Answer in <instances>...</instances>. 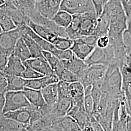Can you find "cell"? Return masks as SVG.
Instances as JSON below:
<instances>
[{"label": "cell", "instance_id": "37", "mask_svg": "<svg viewBox=\"0 0 131 131\" xmlns=\"http://www.w3.org/2000/svg\"><path fill=\"white\" fill-rule=\"evenodd\" d=\"M25 66V65H24ZM25 69L21 74V77L26 80H32L38 79L43 77L44 75L38 72L36 70L30 68V67L25 66Z\"/></svg>", "mask_w": 131, "mask_h": 131}, {"label": "cell", "instance_id": "38", "mask_svg": "<svg viewBox=\"0 0 131 131\" xmlns=\"http://www.w3.org/2000/svg\"><path fill=\"white\" fill-rule=\"evenodd\" d=\"M57 84L58 97L70 98L69 90L70 84L59 81Z\"/></svg>", "mask_w": 131, "mask_h": 131}, {"label": "cell", "instance_id": "5", "mask_svg": "<svg viewBox=\"0 0 131 131\" xmlns=\"http://www.w3.org/2000/svg\"><path fill=\"white\" fill-rule=\"evenodd\" d=\"M60 10L71 15L95 13L91 0H62Z\"/></svg>", "mask_w": 131, "mask_h": 131}, {"label": "cell", "instance_id": "25", "mask_svg": "<svg viewBox=\"0 0 131 131\" xmlns=\"http://www.w3.org/2000/svg\"><path fill=\"white\" fill-rule=\"evenodd\" d=\"M27 126L3 115L0 117V131H27Z\"/></svg>", "mask_w": 131, "mask_h": 131}, {"label": "cell", "instance_id": "18", "mask_svg": "<svg viewBox=\"0 0 131 131\" xmlns=\"http://www.w3.org/2000/svg\"><path fill=\"white\" fill-rule=\"evenodd\" d=\"M25 69L24 62L12 54L8 56L6 65L3 71L6 75L20 76Z\"/></svg>", "mask_w": 131, "mask_h": 131}, {"label": "cell", "instance_id": "49", "mask_svg": "<svg viewBox=\"0 0 131 131\" xmlns=\"http://www.w3.org/2000/svg\"><path fill=\"white\" fill-rule=\"evenodd\" d=\"M126 131H131V117L129 115L127 118Z\"/></svg>", "mask_w": 131, "mask_h": 131}, {"label": "cell", "instance_id": "10", "mask_svg": "<svg viewBox=\"0 0 131 131\" xmlns=\"http://www.w3.org/2000/svg\"><path fill=\"white\" fill-rule=\"evenodd\" d=\"M98 17L95 13L81 14L80 24L79 36L82 37L95 35L97 25Z\"/></svg>", "mask_w": 131, "mask_h": 131}, {"label": "cell", "instance_id": "19", "mask_svg": "<svg viewBox=\"0 0 131 131\" xmlns=\"http://www.w3.org/2000/svg\"><path fill=\"white\" fill-rule=\"evenodd\" d=\"M32 108H23L8 112L4 114L3 116L28 126L31 119Z\"/></svg>", "mask_w": 131, "mask_h": 131}, {"label": "cell", "instance_id": "2", "mask_svg": "<svg viewBox=\"0 0 131 131\" xmlns=\"http://www.w3.org/2000/svg\"><path fill=\"white\" fill-rule=\"evenodd\" d=\"M121 65L118 63L108 65L103 79L102 92L117 100L123 98L122 93V76Z\"/></svg>", "mask_w": 131, "mask_h": 131}, {"label": "cell", "instance_id": "39", "mask_svg": "<svg viewBox=\"0 0 131 131\" xmlns=\"http://www.w3.org/2000/svg\"><path fill=\"white\" fill-rule=\"evenodd\" d=\"M84 106L85 112L87 113L89 116H91L94 111L93 101L91 97V94L85 95Z\"/></svg>", "mask_w": 131, "mask_h": 131}, {"label": "cell", "instance_id": "36", "mask_svg": "<svg viewBox=\"0 0 131 131\" xmlns=\"http://www.w3.org/2000/svg\"><path fill=\"white\" fill-rule=\"evenodd\" d=\"M42 53L44 57L53 71L56 67L60 64L61 63V60L51 52L42 51Z\"/></svg>", "mask_w": 131, "mask_h": 131}, {"label": "cell", "instance_id": "8", "mask_svg": "<svg viewBox=\"0 0 131 131\" xmlns=\"http://www.w3.org/2000/svg\"><path fill=\"white\" fill-rule=\"evenodd\" d=\"M122 76V93L128 114L131 117V70L123 63L120 67Z\"/></svg>", "mask_w": 131, "mask_h": 131}, {"label": "cell", "instance_id": "26", "mask_svg": "<svg viewBox=\"0 0 131 131\" xmlns=\"http://www.w3.org/2000/svg\"><path fill=\"white\" fill-rule=\"evenodd\" d=\"M7 78V91H23L27 84V80L21 76L6 75Z\"/></svg>", "mask_w": 131, "mask_h": 131}, {"label": "cell", "instance_id": "47", "mask_svg": "<svg viewBox=\"0 0 131 131\" xmlns=\"http://www.w3.org/2000/svg\"><path fill=\"white\" fill-rule=\"evenodd\" d=\"M5 102V94L0 93V117L3 115Z\"/></svg>", "mask_w": 131, "mask_h": 131}, {"label": "cell", "instance_id": "16", "mask_svg": "<svg viewBox=\"0 0 131 131\" xmlns=\"http://www.w3.org/2000/svg\"><path fill=\"white\" fill-rule=\"evenodd\" d=\"M23 62L24 65L30 67L44 76L55 74L44 57L32 58Z\"/></svg>", "mask_w": 131, "mask_h": 131}, {"label": "cell", "instance_id": "44", "mask_svg": "<svg viewBox=\"0 0 131 131\" xmlns=\"http://www.w3.org/2000/svg\"><path fill=\"white\" fill-rule=\"evenodd\" d=\"M90 123L89 131H105L102 126L92 116H90Z\"/></svg>", "mask_w": 131, "mask_h": 131}, {"label": "cell", "instance_id": "35", "mask_svg": "<svg viewBox=\"0 0 131 131\" xmlns=\"http://www.w3.org/2000/svg\"><path fill=\"white\" fill-rule=\"evenodd\" d=\"M20 8L24 10L25 13L36 9V0H13Z\"/></svg>", "mask_w": 131, "mask_h": 131}, {"label": "cell", "instance_id": "12", "mask_svg": "<svg viewBox=\"0 0 131 131\" xmlns=\"http://www.w3.org/2000/svg\"><path fill=\"white\" fill-rule=\"evenodd\" d=\"M19 28H20L21 31L23 32L28 35L30 37H31L37 42L38 45L41 48L42 51L51 52L58 58L61 50L57 49L51 43L48 42L47 40L39 37L28 25H24Z\"/></svg>", "mask_w": 131, "mask_h": 131}, {"label": "cell", "instance_id": "57", "mask_svg": "<svg viewBox=\"0 0 131 131\" xmlns=\"http://www.w3.org/2000/svg\"><path fill=\"white\" fill-rule=\"evenodd\" d=\"M130 20V21L131 22V19H130V20Z\"/></svg>", "mask_w": 131, "mask_h": 131}, {"label": "cell", "instance_id": "46", "mask_svg": "<svg viewBox=\"0 0 131 131\" xmlns=\"http://www.w3.org/2000/svg\"><path fill=\"white\" fill-rule=\"evenodd\" d=\"M8 58V56H6L3 53L0 52V70L3 71L5 69L7 62Z\"/></svg>", "mask_w": 131, "mask_h": 131}, {"label": "cell", "instance_id": "7", "mask_svg": "<svg viewBox=\"0 0 131 131\" xmlns=\"http://www.w3.org/2000/svg\"><path fill=\"white\" fill-rule=\"evenodd\" d=\"M21 36L19 27L0 34V52L8 56L12 54L15 45Z\"/></svg>", "mask_w": 131, "mask_h": 131}, {"label": "cell", "instance_id": "41", "mask_svg": "<svg viewBox=\"0 0 131 131\" xmlns=\"http://www.w3.org/2000/svg\"><path fill=\"white\" fill-rule=\"evenodd\" d=\"M122 7L128 20L131 19V0H120Z\"/></svg>", "mask_w": 131, "mask_h": 131}, {"label": "cell", "instance_id": "33", "mask_svg": "<svg viewBox=\"0 0 131 131\" xmlns=\"http://www.w3.org/2000/svg\"><path fill=\"white\" fill-rule=\"evenodd\" d=\"M56 74L58 77L59 81L69 84L79 81V78L75 74L70 70L66 69L65 67L57 72Z\"/></svg>", "mask_w": 131, "mask_h": 131}, {"label": "cell", "instance_id": "14", "mask_svg": "<svg viewBox=\"0 0 131 131\" xmlns=\"http://www.w3.org/2000/svg\"><path fill=\"white\" fill-rule=\"evenodd\" d=\"M61 60L66 69L75 74L79 78V81L80 78L84 74L89 67V66L84 61L78 58L74 54L72 57L69 60Z\"/></svg>", "mask_w": 131, "mask_h": 131}, {"label": "cell", "instance_id": "48", "mask_svg": "<svg viewBox=\"0 0 131 131\" xmlns=\"http://www.w3.org/2000/svg\"><path fill=\"white\" fill-rule=\"evenodd\" d=\"M124 63L131 70V54L126 56Z\"/></svg>", "mask_w": 131, "mask_h": 131}, {"label": "cell", "instance_id": "52", "mask_svg": "<svg viewBox=\"0 0 131 131\" xmlns=\"http://www.w3.org/2000/svg\"><path fill=\"white\" fill-rule=\"evenodd\" d=\"M5 3V2L3 0H0V6H1L2 5H4Z\"/></svg>", "mask_w": 131, "mask_h": 131}, {"label": "cell", "instance_id": "9", "mask_svg": "<svg viewBox=\"0 0 131 131\" xmlns=\"http://www.w3.org/2000/svg\"><path fill=\"white\" fill-rule=\"evenodd\" d=\"M128 116L125 103L122 98L117 102L115 108L111 131H126Z\"/></svg>", "mask_w": 131, "mask_h": 131}, {"label": "cell", "instance_id": "32", "mask_svg": "<svg viewBox=\"0 0 131 131\" xmlns=\"http://www.w3.org/2000/svg\"><path fill=\"white\" fill-rule=\"evenodd\" d=\"M122 41L126 56L131 54V22L128 21L126 29L123 32Z\"/></svg>", "mask_w": 131, "mask_h": 131}, {"label": "cell", "instance_id": "31", "mask_svg": "<svg viewBox=\"0 0 131 131\" xmlns=\"http://www.w3.org/2000/svg\"><path fill=\"white\" fill-rule=\"evenodd\" d=\"M0 26L3 32L9 31L17 28L11 17L1 6H0Z\"/></svg>", "mask_w": 131, "mask_h": 131}, {"label": "cell", "instance_id": "24", "mask_svg": "<svg viewBox=\"0 0 131 131\" xmlns=\"http://www.w3.org/2000/svg\"><path fill=\"white\" fill-rule=\"evenodd\" d=\"M110 23V17L107 12L103 9L102 14L98 17L97 25L95 35L98 38L108 35Z\"/></svg>", "mask_w": 131, "mask_h": 131}, {"label": "cell", "instance_id": "55", "mask_svg": "<svg viewBox=\"0 0 131 131\" xmlns=\"http://www.w3.org/2000/svg\"><path fill=\"white\" fill-rule=\"evenodd\" d=\"M4 2H5V3H6V2H9L10 1H11V0H3Z\"/></svg>", "mask_w": 131, "mask_h": 131}, {"label": "cell", "instance_id": "53", "mask_svg": "<svg viewBox=\"0 0 131 131\" xmlns=\"http://www.w3.org/2000/svg\"><path fill=\"white\" fill-rule=\"evenodd\" d=\"M108 1H109V0H103V3H104V5H105V4Z\"/></svg>", "mask_w": 131, "mask_h": 131}, {"label": "cell", "instance_id": "1", "mask_svg": "<svg viewBox=\"0 0 131 131\" xmlns=\"http://www.w3.org/2000/svg\"><path fill=\"white\" fill-rule=\"evenodd\" d=\"M103 9L110 17V23L108 33L110 42L122 41V34L127 27L128 19L120 0H109L104 5Z\"/></svg>", "mask_w": 131, "mask_h": 131}, {"label": "cell", "instance_id": "30", "mask_svg": "<svg viewBox=\"0 0 131 131\" xmlns=\"http://www.w3.org/2000/svg\"><path fill=\"white\" fill-rule=\"evenodd\" d=\"M72 15L69 12L60 10L52 19L56 25L62 28H67L72 20Z\"/></svg>", "mask_w": 131, "mask_h": 131}, {"label": "cell", "instance_id": "43", "mask_svg": "<svg viewBox=\"0 0 131 131\" xmlns=\"http://www.w3.org/2000/svg\"><path fill=\"white\" fill-rule=\"evenodd\" d=\"M110 43V39L108 35L99 37L97 41L96 46L100 48H106L108 46Z\"/></svg>", "mask_w": 131, "mask_h": 131}, {"label": "cell", "instance_id": "6", "mask_svg": "<svg viewBox=\"0 0 131 131\" xmlns=\"http://www.w3.org/2000/svg\"><path fill=\"white\" fill-rule=\"evenodd\" d=\"M107 67L104 65L89 66L84 74L80 78V82L84 88L103 82Z\"/></svg>", "mask_w": 131, "mask_h": 131}, {"label": "cell", "instance_id": "15", "mask_svg": "<svg viewBox=\"0 0 131 131\" xmlns=\"http://www.w3.org/2000/svg\"><path fill=\"white\" fill-rule=\"evenodd\" d=\"M70 95L73 106L84 108L85 97L84 87L80 82L70 83L69 85Z\"/></svg>", "mask_w": 131, "mask_h": 131}, {"label": "cell", "instance_id": "3", "mask_svg": "<svg viewBox=\"0 0 131 131\" xmlns=\"http://www.w3.org/2000/svg\"><path fill=\"white\" fill-rule=\"evenodd\" d=\"M84 61L88 66H108L111 63H118L115 58L112 48L110 45L104 49L96 46L91 54Z\"/></svg>", "mask_w": 131, "mask_h": 131}, {"label": "cell", "instance_id": "45", "mask_svg": "<svg viewBox=\"0 0 131 131\" xmlns=\"http://www.w3.org/2000/svg\"><path fill=\"white\" fill-rule=\"evenodd\" d=\"M7 78L3 71L0 70V93L5 94L6 92Z\"/></svg>", "mask_w": 131, "mask_h": 131}, {"label": "cell", "instance_id": "50", "mask_svg": "<svg viewBox=\"0 0 131 131\" xmlns=\"http://www.w3.org/2000/svg\"><path fill=\"white\" fill-rule=\"evenodd\" d=\"M41 131H55L51 127H48L44 129H43V130Z\"/></svg>", "mask_w": 131, "mask_h": 131}, {"label": "cell", "instance_id": "29", "mask_svg": "<svg viewBox=\"0 0 131 131\" xmlns=\"http://www.w3.org/2000/svg\"><path fill=\"white\" fill-rule=\"evenodd\" d=\"M21 36L28 48L32 58L44 57L43 56L41 48L34 39L30 37L28 35L23 32L22 31Z\"/></svg>", "mask_w": 131, "mask_h": 131}, {"label": "cell", "instance_id": "22", "mask_svg": "<svg viewBox=\"0 0 131 131\" xmlns=\"http://www.w3.org/2000/svg\"><path fill=\"white\" fill-rule=\"evenodd\" d=\"M95 47L80 41L77 39L73 40L70 50L73 54L80 59L84 61L93 51Z\"/></svg>", "mask_w": 131, "mask_h": 131}, {"label": "cell", "instance_id": "27", "mask_svg": "<svg viewBox=\"0 0 131 131\" xmlns=\"http://www.w3.org/2000/svg\"><path fill=\"white\" fill-rule=\"evenodd\" d=\"M13 54L23 62L27 61L32 58L30 52L21 36L17 41Z\"/></svg>", "mask_w": 131, "mask_h": 131}, {"label": "cell", "instance_id": "54", "mask_svg": "<svg viewBox=\"0 0 131 131\" xmlns=\"http://www.w3.org/2000/svg\"><path fill=\"white\" fill-rule=\"evenodd\" d=\"M3 31L2 29V28H1V26H0V34H1V33H3Z\"/></svg>", "mask_w": 131, "mask_h": 131}, {"label": "cell", "instance_id": "42", "mask_svg": "<svg viewBox=\"0 0 131 131\" xmlns=\"http://www.w3.org/2000/svg\"><path fill=\"white\" fill-rule=\"evenodd\" d=\"M94 8L95 11V13L97 17H99L103 11L104 4L103 0H91Z\"/></svg>", "mask_w": 131, "mask_h": 131}, {"label": "cell", "instance_id": "56", "mask_svg": "<svg viewBox=\"0 0 131 131\" xmlns=\"http://www.w3.org/2000/svg\"><path fill=\"white\" fill-rule=\"evenodd\" d=\"M40 1V0H36V2H37V1Z\"/></svg>", "mask_w": 131, "mask_h": 131}, {"label": "cell", "instance_id": "13", "mask_svg": "<svg viewBox=\"0 0 131 131\" xmlns=\"http://www.w3.org/2000/svg\"><path fill=\"white\" fill-rule=\"evenodd\" d=\"M23 92L29 103L34 109L41 111L47 106L40 90L25 88Z\"/></svg>", "mask_w": 131, "mask_h": 131}, {"label": "cell", "instance_id": "11", "mask_svg": "<svg viewBox=\"0 0 131 131\" xmlns=\"http://www.w3.org/2000/svg\"><path fill=\"white\" fill-rule=\"evenodd\" d=\"M62 0H40L36 2V8L43 17L51 19L60 10Z\"/></svg>", "mask_w": 131, "mask_h": 131}, {"label": "cell", "instance_id": "58", "mask_svg": "<svg viewBox=\"0 0 131 131\" xmlns=\"http://www.w3.org/2000/svg\"><path fill=\"white\" fill-rule=\"evenodd\" d=\"M82 131V130H81V131Z\"/></svg>", "mask_w": 131, "mask_h": 131}, {"label": "cell", "instance_id": "4", "mask_svg": "<svg viewBox=\"0 0 131 131\" xmlns=\"http://www.w3.org/2000/svg\"><path fill=\"white\" fill-rule=\"evenodd\" d=\"M5 98L3 114L20 109L32 107L23 91H7L5 93Z\"/></svg>", "mask_w": 131, "mask_h": 131}, {"label": "cell", "instance_id": "17", "mask_svg": "<svg viewBox=\"0 0 131 131\" xmlns=\"http://www.w3.org/2000/svg\"><path fill=\"white\" fill-rule=\"evenodd\" d=\"M67 115L70 116L75 121L81 130H84L90 125V116L85 112L84 108L73 106Z\"/></svg>", "mask_w": 131, "mask_h": 131}, {"label": "cell", "instance_id": "21", "mask_svg": "<svg viewBox=\"0 0 131 131\" xmlns=\"http://www.w3.org/2000/svg\"><path fill=\"white\" fill-rule=\"evenodd\" d=\"M26 25L31 28L39 37L52 44H54L59 37L49 29L38 24H35L30 20L28 21Z\"/></svg>", "mask_w": 131, "mask_h": 131}, {"label": "cell", "instance_id": "28", "mask_svg": "<svg viewBox=\"0 0 131 131\" xmlns=\"http://www.w3.org/2000/svg\"><path fill=\"white\" fill-rule=\"evenodd\" d=\"M81 14L72 15V19L69 26L66 28L68 38L74 40L79 38V30L81 21Z\"/></svg>", "mask_w": 131, "mask_h": 131}, {"label": "cell", "instance_id": "20", "mask_svg": "<svg viewBox=\"0 0 131 131\" xmlns=\"http://www.w3.org/2000/svg\"><path fill=\"white\" fill-rule=\"evenodd\" d=\"M59 81V80L56 74L46 75L38 79L27 80L26 88L36 90H41L50 84H57Z\"/></svg>", "mask_w": 131, "mask_h": 131}, {"label": "cell", "instance_id": "34", "mask_svg": "<svg viewBox=\"0 0 131 131\" xmlns=\"http://www.w3.org/2000/svg\"><path fill=\"white\" fill-rule=\"evenodd\" d=\"M73 43V40L68 38L59 37L53 44L57 49L64 51L70 49Z\"/></svg>", "mask_w": 131, "mask_h": 131}, {"label": "cell", "instance_id": "40", "mask_svg": "<svg viewBox=\"0 0 131 131\" xmlns=\"http://www.w3.org/2000/svg\"><path fill=\"white\" fill-rule=\"evenodd\" d=\"M98 38V37L95 35H91L82 37L77 39L79 40L80 41L83 42L89 45L96 47Z\"/></svg>", "mask_w": 131, "mask_h": 131}, {"label": "cell", "instance_id": "23", "mask_svg": "<svg viewBox=\"0 0 131 131\" xmlns=\"http://www.w3.org/2000/svg\"><path fill=\"white\" fill-rule=\"evenodd\" d=\"M57 84H50L40 90L47 106L53 109L55 107L58 99Z\"/></svg>", "mask_w": 131, "mask_h": 131}, {"label": "cell", "instance_id": "51", "mask_svg": "<svg viewBox=\"0 0 131 131\" xmlns=\"http://www.w3.org/2000/svg\"><path fill=\"white\" fill-rule=\"evenodd\" d=\"M81 131L80 129H68V130H65L62 131Z\"/></svg>", "mask_w": 131, "mask_h": 131}]
</instances>
